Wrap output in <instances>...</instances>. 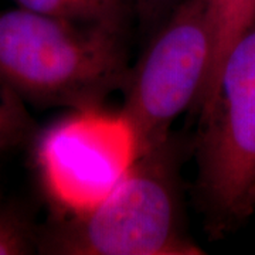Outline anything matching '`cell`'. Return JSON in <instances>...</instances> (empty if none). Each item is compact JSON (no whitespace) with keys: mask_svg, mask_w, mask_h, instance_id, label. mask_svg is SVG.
Masks as SVG:
<instances>
[{"mask_svg":"<svg viewBox=\"0 0 255 255\" xmlns=\"http://www.w3.org/2000/svg\"><path fill=\"white\" fill-rule=\"evenodd\" d=\"M177 135L133 155L125 173L84 211L50 217L40 254L200 255L184 228L182 163Z\"/></svg>","mask_w":255,"mask_h":255,"instance_id":"1","label":"cell"},{"mask_svg":"<svg viewBox=\"0 0 255 255\" xmlns=\"http://www.w3.org/2000/svg\"><path fill=\"white\" fill-rule=\"evenodd\" d=\"M129 70L124 33L17 6L0 10V82L26 105L102 108Z\"/></svg>","mask_w":255,"mask_h":255,"instance_id":"2","label":"cell"},{"mask_svg":"<svg viewBox=\"0 0 255 255\" xmlns=\"http://www.w3.org/2000/svg\"><path fill=\"white\" fill-rule=\"evenodd\" d=\"M193 152L204 228L224 237L255 213V18L226 55Z\"/></svg>","mask_w":255,"mask_h":255,"instance_id":"3","label":"cell"},{"mask_svg":"<svg viewBox=\"0 0 255 255\" xmlns=\"http://www.w3.org/2000/svg\"><path fill=\"white\" fill-rule=\"evenodd\" d=\"M210 64L206 0H180L130 67L122 90L118 114L130 130L135 153L169 139L173 122L186 111L197 114Z\"/></svg>","mask_w":255,"mask_h":255,"instance_id":"4","label":"cell"},{"mask_svg":"<svg viewBox=\"0 0 255 255\" xmlns=\"http://www.w3.org/2000/svg\"><path fill=\"white\" fill-rule=\"evenodd\" d=\"M50 217L84 211L117 184L133 159L130 130L102 108L68 111L30 140Z\"/></svg>","mask_w":255,"mask_h":255,"instance_id":"5","label":"cell"},{"mask_svg":"<svg viewBox=\"0 0 255 255\" xmlns=\"http://www.w3.org/2000/svg\"><path fill=\"white\" fill-rule=\"evenodd\" d=\"M211 30V64L197 117L214 94L226 55L255 18V0H206Z\"/></svg>","mask_w":255,"mask_h":255,"instance_id":"6","label":"cell"},{"mask_svg":"<svg viewBox=\"0 0 255 255\" xmlns=\"http://www.w3.org/2000/svg\"><path fill=\"white\" fill-rule=\"evenodd\" d=\"M17 7L70 20L81 24L100 26L112 31H127L130 0H13Z\"/></svg>","mask_w":255,"mask_h":255,"instance_id":"7","label":"cell"},{"mask_svg":"<svg viewBox=\"0 0 255 255\" xmlns=\"http://www.w3.org/2000/svg\"><path fill=\"white\" fill-rule=\"evenodd\" d=\"M41 227L17 203H0V255L38 253Z\"/></svg>","mask_w":255,"mask_h":255,"instance_id":"8","label":"cell"},{"mask_svg":"<svg viewBox=\"0 0 255 255\" xmlns=\"http://www.w3.org/2000/svg\"><path fill=\"white\" fill-rule=\"evenodd\" d=\"M36 130L26 104L0 82V153L30 143Z\"/></svg>","mask_w":255,"mask_h":255,"instance_id":"9","label":"cell"},{"mask_svg":"<svg viewBox=\"0 0 255 255\" xmlns=\"http://www.w3.org/2000/svg\"><path fill=\"white\" fill-rule=\"evenodd\" d=\"M180 0H132V6L145 27L160 24Z\"/></svg>","mask_w":255,"mask_h":255,"instance_id":"10","label":"cell"}]
</instances>
